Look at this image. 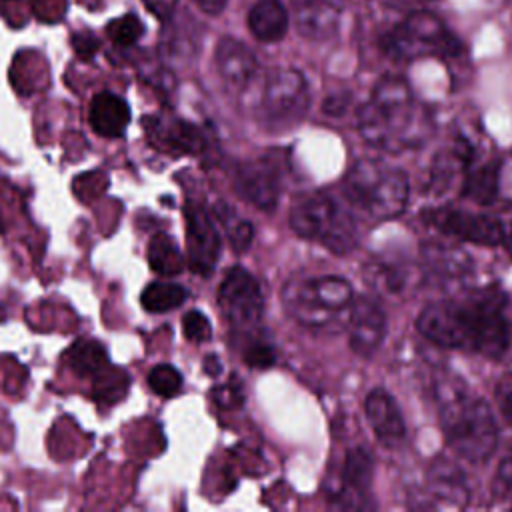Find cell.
<instances>
[{
  "mask_svg": "<svg viewBox=\"0 0 512 512\" xmlns=\"http://www.w3.org/2000/svg\"><path fill=\"white\" fill-rule=\"evenodd\" d=\"M88 122L98 136L120 138L130 124V108L114 92H98L90 102Z\"/></svg>",
  "mask_w": 512,
  "mask_h": 512,
  "instance_id": "18",
  "label": "cell"
},
{
  "mask_svg": "<svg viewBox=\"0 0 512 512\" xmlns=\"http://www.w3.org/2000/svg\"><path fill=\"white\" fill-rule=\"evenodd\" d=\"M286 312L306 328L328 330L354 304V290L340 276L292 278L282 290Z\"/></svg>",
  "mask_w": 512,
  "mask_h": 512,
  "instance_id": "6",
  "label": "cell"
},
{
  "mask_svg": "<svg viewBox=\"0 0 512 512\" xmlns=\"http://www.w3.org/2000/svg\"><path fill=\"white\" fill-rule=\"evenodd\" d=\"M72 46L80 58H92L98 50V40L92 34H74Z\"/></svg>",
  "mask_w": 512,
  "mask_h": 512,
  "instance_id": "34",
  "label": "cell"
},
{
  "mask_svg": "<svg viewBox=\"0 0 512 512\" xmlns=\"http://www.w3.org/2000/svg\"><path fill=\"white\" fill-rule=\"evenodd\" d=\"M348 106V96L344 94H334L330 98H326L324 102V112L326 114H332V116H340Z\"/></svg>",
  "mask_w": 512,
  "mask_h": 512,
  "instance_id": "36",
  "label": "cell"
},
{
  "mask_svg": "<svg viewBox=\"0 0 512 512\" xmlns=\"http://www.w3.org/2000/svg\"><path fill=\"white\" fill-rule=\"evenodd\" d=\"M184 256L176 242L164 234L158 232L148 242V264L150 268L160 276H174L180 274L184 268Z\"/></svg>",
  "mask_w": 512,
  "mask_h": 512,
  "instance_id": "22",
  "label": "cell"
},
{
  "mask_svg": "<svg viewBox=\"0 0 512 512\" xmlns=\"http://www.w3.org/2000/svg\"><path fill=\"white\" fill-rule=\"evenodd\" d=\"M248 28L260 42H278L288 30V10L280 0H258L248 12Z\"/></svg>",
  "mask_w": 512,
  "mask_h": 512,
  "instance_id": "20",
  "label": "cell"
},
{
  "mask_svg": "<svg viewBox=\"0 0 512 512\" xmlns=\"http://www.w3.org/2000/svg\"><path fill=\"white\" fill-rule=\"evenodd\" d=\"M204 370L208 376H218L220 374V360L216 356H206L204 358Z\"/></svg>",
  "mask_w": 512,
  "mask_h": 512,
  "instance_id": "39",
  "label": "cell"
},
{
  "mask_svg": "<svg viewBox=\"0 0 512 512\" xmlns=\"http://www.w3.org/2000/svg\"><path fill=\"white\" fill-rule=\"evenodd\" d=\"M162 142L166 144V150L174 152H194L198 148V134L190 124L178 122L174 126H168L166 136H162Z\"/></svg>",
  "mask_w": 512,
  "mask_h": 512,
  "instance_id": "30",
  "label": "cell"
},
{
  "mask_svg": "<svg viewBox=\"0 0 512 512\" xmlns=\"http://www.w3.org/2000/svg\"><path fill=\"white\" fill-rule=\"evenodd\" d=\"M66 362L78 376H96L108 366V356L100 342L78 340L68 348Z\"/></svg>",
  "mask_w": 512,
  "mask_h": 512,
  "instance_id": "23",
  "label": "cell"
},
{
  "mask_svg": "<svg viewBox=\"0 0 512 512\" xmlns=\"http://www.w3.org/2000/svg\"><path fill=\"white\" fill-rule=\"evenodd\" d=\"M386 336V312L378 298L360 296L350 308V348L358 356H370Z\"/></svg>",
  "mask_w": 512,
  "mask_h": 512,
  "instance_id": "13",
  "label": "cell"
},
{
  "mask_svg": "<svg viewBox=\"0 0 512 512\" xmlns=\"http://www.w3.org/2000/svg\"><path fill=\"white\" fill-rule=\"evenodd\" d=\"M498 478L504 482L506 488L512 490V452L502 458L500 468H498Z\"/></svg>",
  "mask_w": 512,
  "mask_h": 512,
  "instance_id": "38",
  "label": "cell"
},
{
  "mask_svg": "<svg viewBox=\"0 0 512 512\" xmlns=\"http://www.w3.org/2000/svg\"><path fill=\"white\" fill-rule=\"evenodd\" d=\"M202 12H206V14H210V16H218L224 8H226V4H228V0H192Z\"/></svg>",
  "mask_w": 512,
  "mask_h": 512,
  "instance_id": "37",
  "label": "cell"
},
{
  "mask_svg": "<svg viewBox=\"0 0 512 512\" xmlns=\"http://www.w3.org/2000/svg\"><path fill=\"white\" fill-rule=\"evenodd\" d=\"M186 298H188V290L174 282H152L140 294L142 308L152 314H162V312L174 310Z\"/></svg>",
  "mask_w": 512,
  "mask_h": 512,
  "instance_id": "25",
  "label": "cell"
},
{
  "mask_svg": "<svg viewBox=\"0 0 512 512\" xmlns=\"http://www.w3.org/2000/svg\"><path fill=\"white\" fill-rule=\"evenodd\" d=\"M148 386L162 398H172L182 390V374L172 364H156L148 372Z\"/></svg>",
  "mask_w": 512,
  "mask_h": 512,
  "instance_id": "27",
  "label": "cell"
},
{
  "mask_svg": "<svg viewBox=\"0 0 512 512\" xmlns=\"http://www.w3.org/2000/svg\"><path fill=\"white\" fill-rule=\"evenodd\" d=\"M384 54L394 60H414L424 56L456 58L462 54V42L442 24L438 16L426 10L412 12L380 38Z\"/></svg>",
  "mask_w": 512,
  "mask_h": 512,
  "instance_id": "7",
  "label": "cell"
},
{
  "mask_svg": "<svg viewBox=\"0 0 512 512\" xmlns=\"http://www.w3.org/2000/svg\"><path fill=\"white\" fill-rule=\"evenodd\" d=\"M360 136L386 152L422 146L428 138L430 122L422 114L402 78L386 76L374 90L370 100L358 110Z\"/></svg>",
  "mask_w": 512,
  "mask_h": 512,
  "instance_id": "2",
  "label": "cell"
},
{
  "mask_svg": "<svg viewBox=\"0 0 512 512\" xmlns=\"http://www.w3.org/2000/svg\"><path fill=\"white\" fill-rule=\"evenodd\" d=\"M430 224L446 236L482 244V246H496L502 244L506 238L504 224L490 214L470 212L456 206H442L428 212Z\"/></svg>",
  "mask_w": 512,
  "mask_h": 512,
  "instance_id": "10",
  "label": "cell"
},
{
  "mask_svg": "<svg viewBox=\"0 0 512 512\" xmlns=\"http://www.w3.org/2000/svg\"><path fill=\"white\" fill-rule=\"evenodd\" d=\"M498 162H488L466 170L462 192L476 204H492L498 196Z\"/></svg>",
  "mask_w": 512,
  "mask_h": 512,
  "instance_id": "24",
  "label": "cell"
},
{
  "mask_svg": "<svg viewBox=\"0 0 512 512\" xmlns=\"http://www.w3.org/2000/svg\"><path fill=\"white\" fill-rule=\"evenodd\" d=\"M344 200L370 220H388L408 204V178L400 168L380 160H358L342 182Z\"/></svg>",
  "mask_w": 512,
  "mask_h": 512,
  "instance_id": "4",
  "label": "cell"
},
{
  "mask_svg": "<svg viewBox=\"0 0 512 512\" xmlns=\"http://www.w3.org/2000/svg\"><path fill=\"white\" fill-rule=\"evenodd\" d=\"M110 40L120 46V48H128L132 44H136L140 40V36L144 34V26L140 22L138 16L134 14H124L116 20H112L106 28Z\"/></svg>",
  "mask_w": 512,
  "mask_h": 512,
  "instance_id": "28",
  "label": "cell"
},
{
  "mask_svg": "<svg viewBox=\"0 0 512 512\" xmlns=\"http://www.w3.org/2000/svg\"><path fill=\"white\" fill-rule=\"evenodd\" d=\"M242 358L252 368H268L276 362V352L266 340H252L244 346Z\"/></svg>",
  "mask_w": 512,
  "mask_h": 512,
  "instance_id": "32",
  "label": "cell"
},
{
  "mask_svg": "<svg viewBox=\"0 0 512 512\" xmlns=\"http://www.w3.org/2000/svg\"><path fill=\"white\" fill-rule=\"evenodd\" d=\"M106 370V368H104ZM104 370L100 374H96V382H94V396L98 400H108V402H116L124 396L126 388H128V376L120 370H114L110 374H104Z\"/></svg>",
  "mask_w": 512,
  "mask_h": 512,
  "instance_id": "29",
  "label": "cell"
},
{
  "mask_svg": "<svg viewBox=\"0 0 512 512\" xmlns=\"http://www.w3.org/2000/svg\"><path fill=\"white\" fill-rule=\"evenodd\" d=\"M142 2L160 20H168L178 6V0H142Z\"/></svg>",
  "mask_w": 512,
  "mask_h": 512,
  "instance_id": "35",
  "label": "cell"
},
{
  "mask_svg": "<svg viewBox=\"0 0 512 512\" xmlns=\"http://www.w3.org/2000/svg\"><path fill=\"white\" fill-rule=\"evenodd\" d=\"M216 216L220 220V224L224 226V232L230 240V246L236 252H244L250 248L252 244V236H254V228L248 220L240 218L232 208H228L226 204H220V208L216 210Z\"/></svg>",
  "mask_w": 512,
  "mask_h": 512,
  "instance_id": "26",
  "label": "cell"
},
{
  "mask_svg": "<svg viewBox=\"0 0 512 512\" xmlns=\"http://www.w3.org/2000/svg\"><path fill=\"white\" fill-rule=\"evenodd\" d=\"M422 260L428 274L440 280H452V278L464 276L468 274V268H470L468 254L446 244H426L422 250Z\"/></svg>",
  "mask_w": 512,
  "mask_h": 512,
  "instance_id": "21",
  "label": "cell"
},
{
  "mask_svg": "<svg viewBox=\"0 0 512 512\" xmlns=\"http://www.w3.org/2000/svg\"><path fill=\"white\" fill-rule=\"evenodd\" d=\"M372 480V456L366 448L358 446L348 450L342 476H340V490L336 498H342V506L348 500V508H356L354 498H364Z\"/></svg>",
  "mask_w": 512,
  "mask_h": 512,
  "instance_id": "19",
  "label": "cell"
},
{
  "mask_svg": "<svg viewBox=\"0 0 512 512\" xmlns=\"http://www.w3.org/2000/svg\"><path fill=\"white\" fill-rule=\"evenodd\" d=\"M218 306L232 330L250 334L264 314V296L258 280L242 266L226 272L218 288Z\"/></svg>",
  "mask_w": 512,
  "mask_h": 512,
  "instance_id": "9",
  "label": "cell"
},
{
  "mask_svg": "<svg viewBox=\"0 0 512 512\" xmlns=\"http://www.w3.org/2000/svg\"><path fill=\"white\" fill-rule=\"evenodd\" d=\"M290 228L306 240H316L334 254L350 252L358 242V228L352 208L328 192H310L294 200Z\"/></svg>",
  "mask_w": 512,
  "mask_h": 512,
  "instance_id": "5",
  "label": "cell"
},
{
  "mask_svg": "<svg viewBox=\"0 0 512 512\" xmlns=\"http://www.w3.org/2000/svg\"><path fill=\"white\" fill-rule=\"evenodd\" d=\"M234 188L240 198L258 210L270 212L276 208L282 190L280 168L268 158L242 162L234 174Z\"/></svg>",
  "mask_w": 512,
  "mask_h": 512,
  "instance_id": "12",
  "label": "cell"
},
{
  "mask_svg": "<svg viewBox=\"0 0 512 512\" xmlns=\"http://www.w3.org/2000/svg\"><path fill=\"white\" fill-rule=\"evenodd\" d=\"M338 18L340 6L336 0H294L296 28L306 38H330L338 28Z\"/></svg>",
  "mask_w": 512,
  "mask_h": 512,
  "instance_id": "17",
  "label": "cell"
},
{
  "mask_svg": "<svg viewBox=\"0 0 512 512\" xmlns=\"http://www.w3.org/2000/svg\"><path fill=\"white\" fill-rule=\"evenodd\" d=\"M308 86L300 72L280 68L268 74L260 100L262 122L272 128H288L308 110Z\"/></svg>",
  "mask_w": 512,
  "mask_h": 512,
  "instance_id": "8",
  "label": "cell"
},
{
  "mask_svg": "<svg viewBox=\"0 0 512 512\" xmlns=\"http://www.w3.org/2000/svg\"><path fill=\"white\" fill-rule=\"evenodd\" d=\"M368 422L376 438L386 446H398L406 436L404 418L396 406V400L382 388H374L364 402Z\"/></svg>",
  "mask_w": 512,
  "mask_h": 512,
  "instance_id": "15",
  "label": "cell"
},
{
  "mask_svg": "<svg viewBox=\"0 0 512 512\" xmlns=\"http://www.w3.org/2000/svg\"><path fill=\"white\" fill-rule=\"evenodd\" d=\"M216 68L228 88L242 90L252 82L258 70V62L248 46L236 38L226 36L216 46Z\"/></svg>",
  "mask_w": 512,
  "mask_h": 512,
  "instance_id": "14",
  "label": "cell"
},
{
  "mask_svg": "<svg viewBox=\"0 0 512 512\" xmlns=\"http://www.w3.org/2000/svg\"><path fill=\"white\" fill-rule=\"evenodd\" d=\"M422 336L444 348L472 350L498 358L510 346L506 300L496 290L474 294L462 302L428 304L416 320Z\"/></svg>",
  "mask_w": 512,
  "mask_h": 512,
  "instance_id": "1",
  "label": "cell"
},
{
  "mask_svg": "<svg viewBox=\"0 0 512 512\" xmlns=\"http://www.w3.org/2000/svg\"><path fill=\"white\" fill-rule=\"evenodd\" d=\"M182 332L184 336L190 340V342H196V344H202V342H208L210 340V334H212V326L208 322V318L198 312V310H188L182 318Z\"/></svg>",
  "mask_w": 512,
  "mask_h": 512,
  "instance_id": "31",
  "label": "cell"
},
{
  "mask_svg": "<svg viewBox=\"0 0 512 512\" xmlns=\"http://www.w3.org/2000/svg\"><path fill=\"white\" fill-rule=\"evenodd\" d=\"M186 218V264L194 274L210 276L220 256V234L210 214L190 202L184 208Z\"/></svg>",
  "mask_w": 512,
  "mask_h": 512,
  "instance_id": "11",
  "label": "cell"
},
{
  "mask_svg": "<svg viewBox=\"0 0 512 512\" xmlns=\"http://www.w3.org/2000/svg\"><path fill=\"white\" fill-rule=\"evenodd\" d=\"M494 394H496L498 410L502 412L506 422L512 424V374H506L504 378H500V382L494 388Z\"/></svg>",
  "mask_w": 512,
  "mask_h": 512,
  "instance_id": "33",
  "label": "cell"
},
{
  "mask_svg": "<svg viewBox=\"0 0 512 512\" xmlns=\"http://www.w3.org/2000/svg\"><path fill=\"white\" fill-rule=\"evenodd\" d=\"M426 508H464L468 502V490L460 470L450 462H438L430 470L426 486Z\"/></svg>",
  "mask_w": 512,
  "mask_h": 512,
  "instance_id": "16",
  "label": "cell"
},
{
  "mask_svg": "<svg viewBox=\"0 0 512 512\" xmlns=\"http://www.w3.org/2000/svg\"><path fill=\"white\" fill-rule=\"evenodd\" d=\"M438 404L444 436L450 448L468 462H486L498 442L492 408L462 388V382L444 380L438 386Z\"/></svg>",
  "mask_w": 512,
  "mask_h": 512,
  "instance_id": "3",
  "label": "cell"
}]
</instances>
